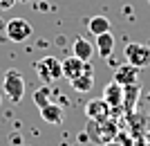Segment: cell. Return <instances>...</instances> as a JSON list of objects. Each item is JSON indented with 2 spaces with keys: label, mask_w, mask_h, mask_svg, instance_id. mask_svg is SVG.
I'll return each instance as SVG.
<instances>
[{
  "label": "cell",
  "mask_w": 150,
  "mask_h": 146,
  "mask_svg": "<svg viewBox=\"0 0 150 146\" xmlns=\"http://www.w3.org/2000/svg\"><path fill=\"white\" fill-rule=\"evenodd\" d=\"M117 133H119V126H117V121L112 119V117H108V119L103 121H92L88 126V137L90 142H94V144H108V142H112L114 137H117Z\"/></svg>",
  "instance_id": "6da1fadb"
},
{
  "label": "cell",
  "mask_w": 150,
  "mask_h": 146,
  "mask_svg": "<svg viewBox=\"0 0 150 146\" xmlns=\"http://www.w3.org/2000/svg\"><path fill=\"white\" fill-rule=\"evenodd\" d=\"M34 70H36L38 79H40L45 85H50V83L63 79V63L56 56H52V54L50 56H43L40 61H36V63H34Z\"/></svg>",
  "instance_id": "7a4b0ae2"
},
{
  "label": "cell",
  "mask_w": 150,
  "mask_h": 146,
  "mask_svg": "<svg viewBox=\"0 0 150 146\" xmlns=\"http://www.w3.org/2000/svg\"><path fill=\"white\" fill-rule=\"evenodd\" d=\"M2 90H5V97L11 103H20L23 97H25V79L18 70H7L5 79H2Z\"/></svg>",
  "instance_id": "3957f363"
},
{
  "label": "cell",
  "mask_w": 150,
  "mask_h": 146,
  "mask_svg": "<svg viewBox=\"0 0 150 146\" xmlns=\"http://www.w3.org/2000/svg\"><path fill=\"white\" fill-rule=\"evenodd\" d=\"M125 63L134 65L139 70H144L150 65V45H144V43H128L125 45Z\"/></svg>",
  "instance_id": "277c9868"
},
{
  "label": "cell",
  "mask_w": 150,
  "mask_h": 146,
  "mask_svg": "<svg viewBox=\"0 0 150 146\" xmlns=\"http://www.w3.org/2000/svg\"><path fill=\"white\" fill-rule=\"evenodd\" d=\"M5 34L11 43H25L27 38L34 34V27H31L29 20H25V18H11L5 25Z\"/></svg>",
  "instance_id": "5b68a950"
},
{
  "label": "cell",
  "mask_w": 150,
  "mask_h": 146,
  "mask_svg": "<svg viewBox=\"0 0 150 146\" xmlns=\"http://www.w3.org/2000/svg\"><path fill=\"white\" fill-rule=\"evenodd\" d=\"M110 113H112V108L105 103L103 97H99V99H90V101L85 103V117H88L90 121H103V119L110 117Z\"/></svg>",
  "instance_id": "8992f818"
},
{
  "label": "cell",
  "mask_w": 150,
  "mask_h": 146,
  "mask_svg": "<svg viewBox=\"0 0 150 146\" xmlns=\"http://www.w3.org/2000/svg\"><path fill=\"white\" fill-rule=\"evenodd\" d=\"M103 99H105V103L112 110L123 108V85H119L117 81H110L103 88Z\"/></svg>",
  "instance_id": "52a82bcc"
},
{
  "label": "cell",
  "mask_w": 150,
  "mask_h": 146,
  "mask_svg": "<svg viewBox=\"0 0 150 146\" xmlns=\"http://www.w3.org/2000/svg\"><path fill=\"white\" fill-rule=\"evenodd\" d=\"M139 68H134V65H130V63H123V65H119L117 70H114V79L112 81H117L119 85H132V83H139Z\"/></svg>",
  "instance_id": "ba28073f"
},
{
  "label": "cell",
  "mask_w": 150,
  "mask_h": 146,
  "mask_svg": "<svg viewBox=\"0 0 150 146\" xmlns=\"http://www.w3.org/2000/svg\"><path fill=\"white\" fill-rule=\"evenodd\" d=\"M63 63V76L65 79H69V81H74L76 76H81L83 72H85V61H81L79 56H67L65 61H61Z\"/></svg>",
  "instance_id": "9c48e42d"
},
{
  "label": "cell",
  "mask_w": 150,
  "mask_h": 146,
  "mask_svg": "<svg viewBox=\"0 0 150 146\" xmlns=\"http://www.w3.org/2000/svg\"><path fill=\"white\" fill-rule=\"evenodd\" d=\"M92 85H94V70H92L90 63H85V72L72 81V88H74L76 92H90Z\"/></svg>",
  "instance_id": "30bf717a"
},
{
  "label": "cell",
  "mask_w": 150,
  "mask_h": 146,
  "mask_svg": "<svg viewBox=\"0 0 150 146\" xmlns=\"http://www.w3.org/2000/svg\"><path fill=\"white\" fill-rule=\"evenodd\" d=\"M139 97H141V83H132V85H125L123 88V110L125 113L134 110Z\"/></svg>",
  "instance_id": "8fae6325"
},
{
  "label": "cell",
  "mask_w": 150,
  "mask_h": 146,
  "mask_svg": "<svg viewBox=\"0 0 150 146\" xmlns=\"http://www.w3.org/2000/svg\"><path fill=\"white\" fill-rule=\"evenodd\" d=\"M112 52H114V36L110 32L99 34V36H96V54H99L101 58H110Z\"/></svg>",
  "instance_id": "7c38bea8"
},
{
  "label": "cell",
  "mask_w": 150,
  "mask_h": 146,
  "mask_svg": "<svg viewBox=\"0 0 150 146\" xmlns=\"http://www.w3.org/2000/svg\"><path fill=\"white\" fill-rule=\"evenodd\" d=\"M40 117H43V121H47L52 126H58L63 121V108L58 103H47L45 108H40Z\"/></svg>",
  "instance_id": "4fadbf2b"
},
{
  "label": "cell",
  "mask_w": 150,
  "mask_h": 146,
  "mask_svg": "<svg viewBox=\"0 0 150 146\" xmlns=\"http://www.w3.org/2000/svg\"><path fill=\"white\" fill-rule=\"evenodd\" d=\"M72 54L79 56L81 61H85V63H90V58H92V54H94V47H92L90 41H85V38H76L74 45H72Z\"/></svg>",
  "instance_id": "5bb4252c"
},
{
  "label": "cell",
  "mask_w": 150,
  "mask_h": 146,
  "mask_svg": "<svg viewBox=\"0 0 150 146\" xmlns=\"http://www.w3.org/2000/svg\"><path fill=\"white\" fill-rule=\"evenodd\" d=\"M110 20L105 18V16H92V18L88 20V29L94 34V36H99V34H105L110 32Z\"/></svg>",
  "instance_id": "9a60e30c"
},
{
  "label": "cell",
  "mask_w": 150,
  "mask_h": 146,
  "mask_svg": "<svg viewBox=\"0 0 150 146\" xmlns=\"http://www.w3.org/2000/svg\"><path fill=\"white\" fill-rule=\"evenodd\" d=\"M50 95H52V90L47 88V85H43V88H38L36 92H34V103L38 106V110L45 108L47 103H52V101H50Z\"/></svg>",
  "instance_id": "2e32d148"
},
{
  "label": "cell",
  "mask_w": 150,
  "mask_h": 146,
  "mask_svg": "<svg viewBox=\"0 0 150 146\" xmlns=\"http://www.w3.org/2000/svg\"><path fill=\"white\" fill-rule=\"evenodd\" d=\"M114 140L119 142L121 146H132V137H130V135H125V133H117V137H114Z\"/></svg>",
  "instance_id": "e0dca14e"
},
{
  "label": "cell",
  "mask_w": 150,
  "mask_h": 146,
  "mask_svg": "<svg viewBox=\"0 0 150 146\" xmlns=\"http://www.w3.org/2000/svg\"><path fill=\"white\" fill-rule=\"evenodd\" d=\"M16 5V0H0V11H7V9H11Z\"/></svg>",
  "instance_id": "ac0fdd59"
},
{
  "label": "cell",
  "mask_w": 150,
  "mask_h": 146,
  "mask_svg": "<svg viewBox=\"0 0 150 146\" xmlns=\"http://www.w3.org/2000/svg\"><path fill=\"white\" fill-rule=\"evenodd\" d=\"M103 146H121V144L117 140H112V142H108V144H103Z\"/></svg>",
  "instance_id": "d6986e66"
},
{
  "label": "cell",
  "mask_w": 150,
  "mask_h": 146,
  "mask_svg": "<svg viewBox=\"0 0 150 146\" xmlns=\"http://www.w3.org/2000/svg\"><path fill=\"white\" fill-rule=\"evenodd\" d=\"M0 106H2V92H0Z\"/></svg>",
  "instance_id": "ffe728a7"
}]
</instances>
